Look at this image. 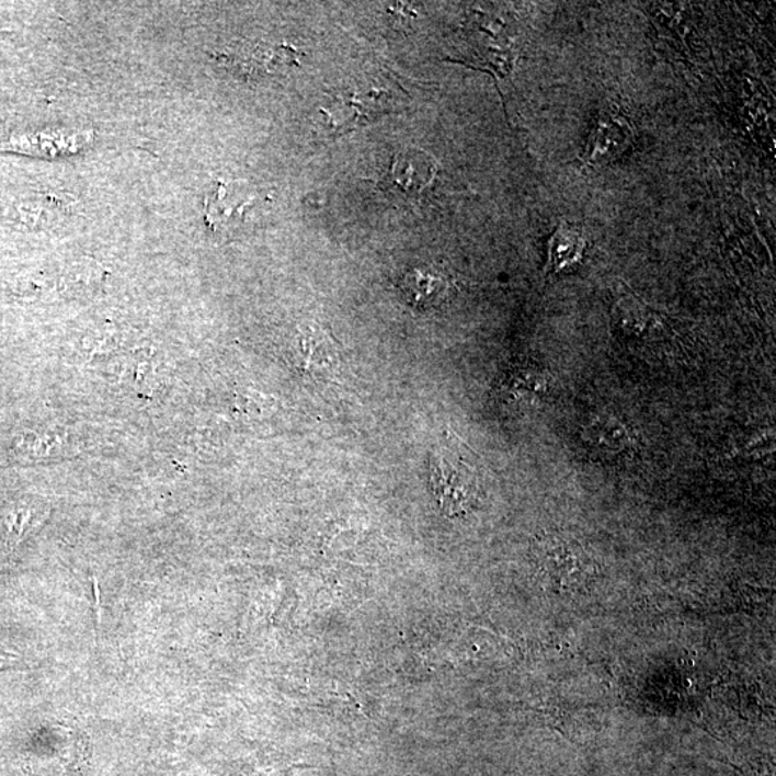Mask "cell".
Returning <instances> with one entry per match:
<instances>
[{"label": "cell", "mask_w": 776, "mask_h": 776, "mask_svg": "<svg viewBox=\"0 0 776 776\" xmlns=\"http://www.w3.org/2000/svg\"><path fill=\"white\" fill-rule=\"evenodd\" d=\"M548 388L547 374L539 367L517 366L510 374L505 381V390L514 392H530V395H544Z\"/></svg>", "instance_id": "11"}, {"label": "cell", "mask_w": 776, "mask_h": 776, "mask_svg": "<svg viewBox=\"0 0 776 776\" xmlns=\"http://www.w3.org/2000/svg\"><path fill=\"white\" fill-rule=\"evenodd\" d=\"M390 109V94L377 88L369 90H349L330 94L320 113L323 117V127L328 136H341L372 119L380 117Z\"/></svg>", "instance_id": "2"}, {"label": "cell", "mask_w": 776, "mask_h": 776, "mask_svg": "<svg viewBox=\"0 0 776 776\" xmlns=\"http://www.w3.org/2000/svg\"><path fill=\"white\" fill-rule=\"evenodd\" d=\"M253 202L249 194L238 191L230 184L219 187L206 198V216L212 226H225L244 215V209Z\"/></svg>", "instance_id": "8"}, {"label": "cell", "mask_w": 776, "mask_h": 776, "mask_svg": "<svg viewBox=\"0 0 776 776\" xmlns=\"http://www.w3.org/2000/svg\"><path fill=\"white\" fill-rule=\"evenodd\" d=\"M400 286L413 307L426 309L438 307L449 299L453 282L445 272L433 267H415L403 276Z\"/></svg>", "instance_id": "4"}, {"label": "cell", "mask_w": 776, "mask_h": 776, "mask_svg": "<svg viewBox=\"0 0 776 776\" xmlns=\"http://www.w3.org/2000/svg\"><path fill=\"white\" fill-rule=\"evenodd\" d=\"M585 251V238L579 228L563 225L549 240L548 266L551 272H562L581 261Z\"/></svg>", "instance_id": "7"}, {"label": "cell", "mask_w": 776, "mask_h": 776, "mask_svg": "<svg viewBox=\"0 0 776 776\" xmlns=\"http://www.w3.org/2000/svg\"><path fill=\"white\" fill-rule=\"evenodd\" d=\"M299 366L309 374H328L339 362L335 344L321 327L308 323L299 336Z\"/></svg>", "instance_id": "5"}, {"label": "cell", "mask_w": 776, "mask_h": 776, "mask_svg": "<svg viewBox=\"0 0 776 776\" xmlns=\"http://www.w3.org/2000/svg\"><path fill=\"white\" fill-rule=\"evenodd\" d=\"M46 516V510L39 502L23 501L16 503L0 515V534L4 543L15 545L41 525Z\"/></svg>", "instance_id": "9"}, {"label": "cell", "mask_w": 776, "mask_h": 776, "mask_svg": "<svg viewBox=\"0 0 776 776\" xmlns=\"http://www.w3.org/2000/svg\"><path fill=\"white\" fill-rule=\"evenodd\" d=\"M584 437L595 449L608 455H620L630 450L635 443L627 424L609 413L595 415L585 427Z\"/></svg>", "instance_id": "6"}, {"label": "cell", "mask_w": 776, "mask_h": 776, "mask_svg": "<svg viewBox=\"0 0 776 776\" xmlns=\"http://www.w3.org/2000/svg\"><path fill=\"white\" fill-rule=\"evenodd\" d=\"M88 136H58V134H26L13 137L8 142L7 149L26 155L57 156L62 152H73L78 147L84 146Z\"/></svg>", "instance_id": "10"}, {"label": "cell", "mask_w": 776, "mask_h": 776, "mask_svg": "<svg viewBox=\"0 0 776 776\" xmlns=\"http://www.w3.org/2000/svg\"><path fill=\"white\" fill-rule=\"evenodd\" d=\"M631 123L616 111H605L591 133L585 157L590 164L612 163L625 155L632 141Z\"/></svg>", "instance_id": "3"}, {"label": "cell", "mask_w": 776, "mask_h": 776, "mask_svg": "<svg viewBox=\"0 0 776 776\" xmlns=\"http://www.w3.org/2000/svg\"><path fill=\"white\" fill-rule=\"evenodd\" d=\"M431 484L447 515L465 514L478 499V479L472 468L450 450L441 449L431 457Z\"/></svg>", "instance_id": "1"}]
</instances>
